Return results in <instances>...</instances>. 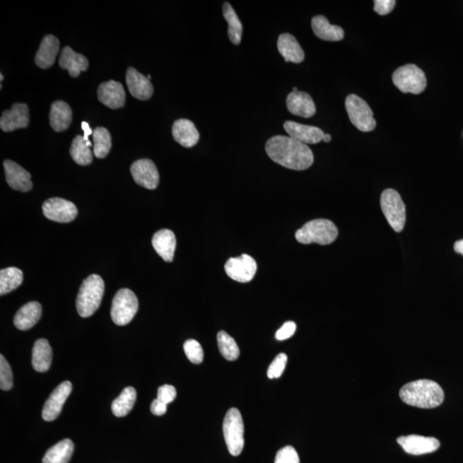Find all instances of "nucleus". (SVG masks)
I'll return each mask as SVG.
<instances>
[{"mask_svg":"<svg viewBox=\"0 0 463 463\" xmlns=\"http://www.w3.org/2000/svg\"><path fill=\"white\" fill-rule=\"evenodd\" d=\"M380 204L389 226L397 233L402 232L406 223V207L399 193L393 189H386L382 193Z\"/></svg>","mask_w":463,"mask_h":463,"instance_id":"7","label":"nucleus"},{"mask_svg":"<svg viewBox=\"0 0 463 463\" xmlns=\"http://www.w3.org/2000/svg\"><path fill=\"white\" fill-rule=\"evenodd\" d=\"M6 178L8 184L16 191L29 192L31 190V175L29 172L12 160H6L4 163Z\"/></svg>","mask_w":463,"mask_h":463,"instance_id":"18","label":"nucleus"},{"mask_svg":"<svg viewBox=\"0 0 463 463\" xmlns=\"http://www.w3.org/2000/svg\"><path fill=\"white\" fill-rule=\"evenodd\" d=\"M278 50L286 62L300 64L305 59V52L295 36L288 33L281 34L278 38Z\"/></svg>","mask_w":463,"mask_h":463,"instance_id":"25","label":"nucleus"},{"mask_svg":"<svg viewBox=\"0 0 463 463\" xmlns=\"http://www.w3.org/2000/svg\"><path fill=\"white\" fill-rule=\"evenodd\" d=\"M0 78H1V79H0V80H1V82H2V81H3V80H4V76H3V74H1V75H0Z\"/></svg>","mask_w":463,"mask_h":463,"instance_id":"48","label":"nucleus"},{"mask_svg":"<svg viewBox=\"0 0 463 463\" xmlns=\"http://www.w3.org/2000/svg\"><path fill=\"white\" fill-rule=\"evenodd\" d=\"M265 151L273 162L292 170H305L314 162L311 148L289 136H272L267 141Z\"/></svg>","mask_w":463,"mask_h":463,"instance_id":"1","label":"nucleus"},{"mask_svg":"<svg viewBox=\"0 0 463 463\" xmlns=\"http://www.w3.org/2000/svg\"><path fill=\"white\" fill-rule=\"evenodd\" d=\"M396 4L394 0H376L374 1V11L380 16L388 15L394 10Z\"/></svg>","mask_w":463,"mask_h":463,"instance_id":"42","label":"nucleus"},{"mask_svg":"<svg viewBox=\"0 0 463 463\" xmlns=\"http://www.w3.org/2000/svg\"><path fill=\"white\" fill-rule=\"evenodd\" d=\"M168 405L162 401L156 399L151 406V411L154 416H162L167 413Z\"/></svg>","mask_w":463,"mask_h":463,"instance_id":"44","label":"nucleus"},{"mask_svg":"<svg viewBox=\"0 0 463 463\" xmlns=\"http://www.w3.org/2000/svg\"><path fill=\"white\" fill-rule=\"evenodd\" d=\"M74 452V445L71 440H64L51 447L43 457V463H68Z\"/></svg>","mask_w":463,"mask_h":463,"instance_id":"30","label":"nucleus"},{"mask_svg":"<svg viewBox=\"0 0 463 463\" xmlns=\"http://www.w3.org/2000/svg\"><path fill=\"white\" fill-rule=\"evenodd\" d=\"M13 386V377L9 363L6 358L0 356V388L2 390H10Z\"/></svg>","mask_w":463,"mask_h":463,"instance_id":"38","label":"nucleus"},{"mask_svg":"<svg viewBox=\"0 0 463 463\" xmlns=\"http://www.w3.org/2000/svg\"><path fill=\"white\" fill-rule=\"evenodd\" d=\"M312 28L317 37L327 42H339L344 38V30L332 25L324 16H316L312 19Z\"/></svg>","mask_w":463,"mask_h":463,"instance_id":"26","label":"nucleus"},{"mask_svg":"<svg viewBox=\"0 0 463 463\" xmlns=\"http://www.w3.org/2000/svg\"><path fill=\"white\" fill-rule=\"evenodd\" d=\"M72 390L71 382L66 381L55 388L50 394L49 398L45 402L42 410V418L44 421H52L58 418L62 411L64 402L69 397Z\"/></svg>","mask_w":463,"mask_h":463,"instance_id":"14","label":"nucleus"},{"mask_svg":"<svg viewBox=\"0 0 463 463\" xmlns=\"http://www.w3.org/2000/svg\"><path fill=\"white\" fill-rule=\"evenodd\" d=\"M41 317V304L32 301L20 308L14 317V324L20 330L30 329L38 323Z\"/></svg>","mask_w":463,"mask_h":463,"instance_id":"27","label":"nucleus"},{"mask_svg":"<svg viewBox=\"0 0 463 463\" xmlns=\"http://www.w3.org/2000/svg\"><path fill=\"white\" fill-rule=\"evenodd\" d=\"M94 141V155L96 158H104L108 155L112 148L110 132L104 127H96L93 131Z\"/></svg>","mask_w":463,"mask_h":463,"instance_id":"35","label":"nucleus"},{"mask_svg":"<svg viewBox=\"0 0 463 463\" xmlns=\"http://www.w3.org/2000/svg\"><path fill=\"white\" fill-rule=\"evenodd\" d=\"M283 127L290 138L307 145L320 143L325 134L319 127L293 122H286Z\"/></svg>","mask_w":463,"mask_h":463,"instance_id":"17","label":"nucleus"},{"mask_svg":"<svg viewBox=\"0 0 463 463\" xmlns=\"http://www.w3.org/2000/svg\"><path fill=\"white\" fill-rule=\"evenodd\" d=\"M59 50V39L54 35H46L35 55V64L42 69H48L54 66Z\"/></svg>","mask_w":463,"mask_h":463,"instance_id":"23","label":"nucleus"},{"mask_svg":"<svg viewBox=\"0 0 463 463\" xmlns=\"http://www.w3.org/2000/svg\"><path fill=\"white\" fill-rule=\"evenodd\" d=\"M23 281L22 271L15 267L6 268L0 271V295H5L17 289Z\"/></svg>","mask_w":463,"mask_h":463,"instance_id":"33","label":"nucleus"},{"mask_svg":"<svg viewBox=\"0 0 463 463\" xmlns=\"http://www.w3.org/2000/svg\"><path fill=\"white\" fill-rule=\"evenodd\" d=\"M323 141L324 143H329L332 141V136L329 134H324Z\"/></svg>","mask_w":463,"mask_h":463,"instance_id":"47","label":"nucleus"},{"mask_svg":"<svg viewBox=\"0 0 463 463\" xmlns=\"http://www.w3.org/2000/svg\"><path fill=\"white\" fill-rule=\"evenodd\" d=\"M104 290V281L98 275H91L83 281L76 298V310L80 316L88 317L98 311Z\"/></svg>","mask_w":463,"mask_h":463,"instance_id":"3","label":"nucleus"},{"mask_svg":"<svg viewBox=\"0 0 463 463\" xmlns=\"http://www.w3.org/2000/svg\"><path fill=\"white\" fill-rule=\"evenodd\" d=\"M52 361V351L49 342L46 339L35 341L32 352V365L38 373H45L49 370Z\"/></svg>","mask_w":463,"mask_h":463,"instance_id":"29","label":"nucleus"},{"mask_svg":"<svg viewBox=\"0 0 463 463\" xmlns=\"http://www.w3.org/2000/svg\"><path fill=\"white\" fill-rule=\"evenodd\" d=\"M288 110L302 118H311L316 114L315 103L311 95L303 91L291 92L287 98Z\"/></svg>","mask_w":463,"mask_h":463,"instance_id":"20","label":"nucleus"},{"mask_svg":"<svg viewBox=\"0 0 463 463\" xmlns=\"http://www.w3.org/2000/svg\"><path fill=\"white\" fill-rule=\"evenodd\" d=\"M177 396L176 389L172 385H165L158 389L157 399L168 405L175 400Z\"/></svg>","mask_w":463,"mask_h":463,"instance_id":"41","label":"nucleus"},{"mask_svg":"<svg viewBox=\"0 0 463 463\" xmlns=\"http://www.w3.org/2000/svg\"><path fill=\"white\" fill-rule=\"evenodd\" d=\"M127 83L128 90L134 98L141 100L150 99L154 93L151 80L140 72L130 67L127 72Z\"/></svg>","mask_w":463,"mask_h":463,"instance_id":"19","label":"nucleus"},{"mask_svg":"<svg viewBox=\"0 0 463 463\" xmlns=\"http://www.w3.org/2000/svg\"><path fill=\"white\" fill-rule=\"evenodd\" d=\"M338 229L335 223L327 219L308 221L295 233L298 242L304 245L316 243L329 245L336 240Z\"/></svg>","mask_w":463,"mask_h":463,"instance_id":"4","label":"nucleus"},{"mask_svg":"<svg viewBox=\"0 0 463 463\" xmlns=\"http://www.w3.org/2000/svg\"><path fill=\"white\" fill-rule=\"evenodd\" d=\"M275 463H300L299 455L292 446H286L277 452Z\"/></svg>","mask_w":463,"mask_h":463,"instance_id":"40","label":"nucleus"},{"mask_svg":"<svg viewBox=\"0 0 463 463\" xmlns=\"http://www.w3.org/2000/svg\"><path fill=\"white\" fill-rule=\"evenodd\" d=\"M392 81L402 93L420 95L426 88V78L421 68L409 64L398 68L392 75Z\"/></svg>","mask_w":463,"mask_h":463,"instance_id":"6","label":"nucleus"},{"mask_svg":"<svg viewBox=\"0 0 463 463\" xmlns=\"http://www.w3.org/2000/svg\"><path fill=\"white\" fill-rule=\"evenodd\" d=\"M288 356L285 353H279L276 357V359L272 361L271 365L269 366L267 376L269 380L273 378H279L284 372L286 365H287Z\"/></svg>","mask_w":463,"mask_h":463,"instance_id":"39","label":"nucleus"},{"mask_svg":"<svg viewBox=\"0 0 463 463\" xmlns=\"http://www.w3.org/2000/svg\"><path fill=\"white\" fill-rule=\"evenodd\" d=\"M176 244L175 235L169 229H162L153 236V247L156 250L157 254L168 263L174 260Z\"/></svg>","mask_w":463,"mask_h":463,"instance_id":"22","label":"nucleus"},{"mask_svg":"<svg viewBox=\"0 0 463 463\" xmlns=\"http://www.w3.org/2000/svg\"><path fill=\"white\" fill-rule=\"evenodd\" d=\"M345 107L349 119L358 130L369 132L375 129L377 122L373 112L365 100L356 95H349L346 99Z\"/></svg>","mask_w":463,"mask_h":463,"instance_id":"9","label":"nucleus"},{"mask_svg":"<svg viewBox=\"0 0 463 463\" xmlns=\"http://www.w3.org/2000/svg\"><path fill=\"white\" fill-rule=\"evenodd\" d=\"M139 310V300L131 290L123 288L117 292L112 300L111 317L117 325H127L134 319Z\"/></svg>","mask_w":463,"mask_h":463,"instance_id":"8","label":"nucleus"},{"mask_svg":"<svg viewBox=\"0 0 463 463\" xmlns=\"http://www.w3.org/2000/svg\"><path fill=\"white\" fill-rule=\"evenodd\" d=\"M172 134L176 142L184 148L195 146L200 138L194 123L185 119L176 120L172 124Z\"/></svg>","mask_w":463,"mask_h":463,"instance_id":"21","label":"nucleus"},{"mask_svg":"<svg viewBox=\"0 0 463 463\" xmlns=\"http://www.w3.org/2000/svg\"><path fill=\"white\" fill-rule=\"evenodd\" d=\"M42 211L47 219L60 223H71L78 216L76 205L60 197L47 200L42 205Z\"/></svg>","mask_w":463,"mask_h":463,"instance_id":"10","label":"nucleus"},{"mask_svg":"<svg viewBox=\"0 0 463 463\" xmlns=\"http://www.w3.org/2000/svg\"><path fill=\"white\" fill-rule=\"evenodd\" d=\"M184 351L188 360L193 364H201L204 361V350L199 342L190 339L184 342Z\"/></svg>","mask_w":463,"mask_h":463,"instance_id":"37","label":"nucleus"},{"mask_svg":"<svg viewBox=\"0 0 463 463\" xmlns=\"http://www.w3.org/2000/svg\"><path fill=\"white\" fill-rule=\"evenodd\" d=\"M223 14L228 23V37L235 45H240L243 34V25L236 14L233 6L228 2H225L223 7Z\"/></svg>","mask_w":463,"mask_h":463,"instance_id":"31","label":"nucleus"},{"mask_svg":"<svg viewBox=\"0 0 463 463\" xmlns=\"http://www.w3.org/2000/svg\"><path fill=\"white\" fill-rule=\"evenodd\" d=\"M59 63L62 69L69 71L72 78H78L82 71H87L88 68V61L86 56L76 54L70 47L63 48Z\"/></svg>","mask_w":463,"mask_h":463,"instance_id":"24","label":"nucleus"},{"mask_svg":"<svg viewBox=\"0 0 463 463\" xmlns=\"http://www.w3.org/2000/svg\"><path fill=\"white\" fill-rule=\"evenodd\" d=\"M245 426L240 410L229 409L223 421V435L229 453L240 456L245 445Z\"/></svg>","mask_w":463,"mask_h":463,"instance_id":"5","label":"nucleus"},{"mask_svg":"<svg viewBox=\"0 0 463 463\" xmlns=\"http://www.w3.org/2000/svg\"><path fill=\"white\" fill-rule=\"evenodd\" d=\"M217 342L221 356L229 361H235L240 356V348L236 341L227 332H220L217 335Z\"/></svg>","mask_w":463,"mask_h":463,"instance_id":"36","label":"nucleus"},{"mask_svg":"<svg viewBox=\"0 0 463 463\" xmlns=\"http://www.w3.org/2000/svg\"><path fill=\"white\" fill-rule=\"evenodd\" d=\"M72 122L71 108L63 100H56L52 104L50 124L55 131L61 132L70 127Z\"/></svg>","mask_w":463,"mask_h":463,"instance_id":"28","label":"nucleus"},{"mask_svg":"<svg viewBox=\"0 0 463 463\" xmlns=\"http://www.w3.org/2000/svg\"><path fill=\"white\" fill-rule=\"evenodd\" d=\"M404 404L421 409H434L445 399L444 390L436 382L428 380L409 382L400 390Z\"/></svg>","mask_w":463,"mask_h":463,"instance_id":"2","label":"nucleus"},{"mask_svg":"<svg viewBox=\"0 0 463 463\" xmlns=\"http://www.w3.org/2000/svg\"><path fill=\"white\" fill-rule=\"evenodd\" d=\"M136 399V389L132 387L124 389L119 397L112 402V412L116 417L127 416L134 409Z\"/></svg>","mask_w":463,"mask_h":463,"instance_id":"32","label":"nucleus"},{"mask_svg":"<svg viewBox=\"0 0 463 463\" xmlns=\"http://www.w3.org/2000/svg\"><path fill=\"white\" fill-rule=\"evenodd\" d=\"M257 269L256 261L251 256L242 254L229 259L225 265L227 275L238 283H249L255 276Z\"/></svg>","mask_w":463,"mask_h":463,"instance_id":"11","label":"nucleus"},{"mask_svg":"<svg viewBox=\"0 0 463 463\" xmlns=\"http://www.w3.org/2000/svg\"><path fill=\"white\" fill-rule=\"evenodd\" d=\"M455 252L463 255V240L457 241L454 245Z\"/></svg>","mask_w":463,"mask_h":463,"instance_id":"46","label":"nucleus"},{"mask_svg":"<svg viewBox=\"0 0 463 463\" xmlns=\"http://www.w3.org/2000/svg\"><path fill=\"white\" fill-rule=\"evenodd\" d=\"M296 332V324L292 321L287 322L281 329L277 330L276 338L278 341H284L288 339L295 335Z\"/></svg>","mask_w":463,"mask_h":463,"instance_id":"43","label":"nucleus"},{"mask_svg":"<svg viewBox=\"0 0 463 463\" xmlns=\"http://www.w3.org/2000/svg\"><path fill=\"white\" fill-rule=\"evenodd\" d=\"M30 124V110L26 104L16 103L11 110L3 112L0 127L6 132L27 128Z\"/></svg>","mask_w":463,"mask_h":463,"instance_id":"15","label":"nucleus"},{"mask_svg":"<svg viewBox=\"0 0 463 463\" xmlns=\"http://www.w3.org/2000/svg\"><path fill=\"white\" fill-rule=\"evenodd\" d=\"M132 178L141 187L154 190L158 187L160 175L154 163L150 159L136 160L131 167Z\"/></svg>","mask_w":463,"mask_h":463,"instance_id":"12","label":"nucleus"},{"mask_svg":"<svg viewBox=\"0 0 463 463\" xmlns=\"http://www.w3.org/2000/svg\"><path fill=\"white\" fill-rule=\"evenodd\" d=\"M98 95L100 102L112 110L123 107L126 103V91L122 84L114 80L100 84Z\"/></svg>","mask_w":463,"mask_h":463,"instance_id":"16","label":"nucleus"},{"mask_svg":"<svg viewBox=\"0 0 463 463\" xmlns=\"http://www.w3.org/2000/svg\"><path fill=\"white\" fill-rule=\"evenodd\" d=\"M82 128L84 131V136H83L84 139H86L88 146L92 147L93 144L90 142V141L88 140V136L93 135V131L90 129V124L84 122L82 123Z\"/></svg>","mask_w":463,"mask_h":463,"instance_id":"45","label":"nucleus"},{"mask_svg":"<svg viewBox=\"0 0 463 463\" xmlns=\"http://www.w3.org/2000/svg\"><path fill=\"white\" fill-rule=\"evenodd\" d=\"M397 443L405 452L414 456L433 453L440 447V443L437 438L420 436V435H409V436L398 438Z\"/></svg>","mask_w":463,"mask_h":463,"instance_id":"13","label":"nucleus"},{"mask_svg":"<svg viewBox=\"0 0 463 463\" xmlns=\"http://www.w3.org/2000/svg\"><path fill=\"white\" fill-rule=\"evenodd\" d=\"M71 156L76 163L87 166L93 162V154L83 136H76L71 147Z\"/></svg>","mask_w":463,"mask_h":463,"instance_id":"34","label":"nucleus"},{"mask_svg":"<svg viewBox=\"0 0 463 463\" xmlns=\"http://www.w3.org/2000/svg\"><path fill=\"white\" fill-rule=\"evenodd\" d=\"M147 78H148V80H151V75H148V76H147Z\"/></svg>","mask_w":463,"mask_h":463,"instance_id":"49","label":"nucleus"}]
</instances>
